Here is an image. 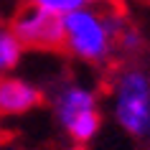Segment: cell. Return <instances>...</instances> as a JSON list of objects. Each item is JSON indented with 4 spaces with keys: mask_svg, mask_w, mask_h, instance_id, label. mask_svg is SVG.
Listing matches in <instances>:
<instances>
[{
    "mask_svg": "<svg viewBox=\"0 0 150 150\" xmlns=\"http://www.w3.org/2000/svg\"><path fill=\"white\" fill-rule=\"evenodd\" d=\"M125 21L127 16L120 10L117 3L64 16V54L89 66H107L117 54L115 38Z\"/></svg>",
    "mask_w": 150,
    "mask_h": 150,
    "instance_id": "cell-1",
    "label": "cell"
},
{
    "mask_svg": "<svg viewBox=\"0 0 150 150\" xmlns=\"http://www.w3.org/2000/svg\"><path fill=\"white\" fill-rule=\"evenodd\" d=\"M112 120L135 140L150 137V74L137 64H125L110 81Z\"/></svg>",
    "mask_w": 150,
    "mask_h": 150,
    "instance_id": "cell-2",
    "label": "cell"
},
{
    "mask_svg": "<svg viewBox=\"0 0 150 150\" xmlns=\"http://www.w3.org/2000/svg\"><path fill=\"white\" fill-rule=\"evenodd\" d=\"M54 117L74 145H89L102 130L99 94L79 81H64L54 92Z\"/></svg>",
    "mask_w": 150,
    "mask_h": 150,
    "instance_id": "cell-3",
    "label": "cell"
},
{
    "mask_svg": "<svg viewBox=\"0 0 150 150\" xmlns=\"http://www.w3.org/2000/svg\"><path fill=\"white\" fill-rule=\"evenodd\" d=\"M8 25L21 41L23 51L64 54V23L59 16H51L31 3H21L13 10Z\"/></svg>",
    "mask_w": 150,
    "mask_h": 150,
    "instance_id": "cell-4",
    "label": "cell"
},
{
    "mask_svg": "<svg viewBox=\"0 0 150 150\" xmlns=\"http://www.w3.org/2000/svg\"><path fill=\"white\" fill-rule=\"evenodd\" d=\"M46 104L43 89L21 76H3L0 79V117H21Z\"/></svg>",
    "mask_w": 150,
    "mask_h": 150,
    "instance_id": "cell-5",
    "label": "cell"
},
{
    "mask_svg": "<svg viewBox=\"0 0 150 150\" xmlns=\"http://www.w3.org/2000/svg\"><path fill=\"white\" fill-rule=\"evenodd\" d=\"M23 59V46L16 38V33L10 31L8 23H0V79L10 76V71L16 69Z\"/></svg>",
    "mask_w": 150,
    "mask_h": 150,
    "instance_id": "cell-6",
    "label": "cell"
},
{
    "mask_svg": "<svg viewBox=\"0 0 150 150\" xmlns=\"http://www.w3.org/2000/svg\"><path fill=\"white\" fill-rule=\"evenodd\" d=\"M23 3H31L36 8L46 10L51 16H69V13H76V10L84 8H99V5H115L117 0H23Z\"/></svg>",
    "mask_w": 150,
    "mask_h": 150,
    "instance_id": "cell-7",
    "label": "cell"
},
{
    "mask_svg": "<svg viewBox=\"0 0 150 150\" xmlns=\"http://www.w3.org/2000/svg\"><path fill=\"white\" fill-rule=\"evenodd\" d=\"M142 46H145L142 33L137 31L130 21H125V25L117 31V38H115V48H117V54H122V56H135V54H140Z\"/></svg>",
    "mask_w": 150,
    "mask_h": 150,
    "instance_id": "cell-8",
    "label": "cell"
},
{
    "mask_svg": "<svg viewBox=\"0 0 150 150\" xmlns=\"http://www.w3.org/2000/svg\"><path fill=\"white\" fill-rule=\"evenodd\" d=\"M8 137H10V132H8V127L3 125V122H0V150L5 148V145H8Z\"/></svg>",
    "mask_w": 150,
    "mask_h": 150,
    "instance_id": "cell-9",
    "label": "cell"
},
{
    "mask_svg": "<svg viewBox=\"0 0 150 150\" xmlns=\"http://www.w3.org/2000/svg\"><path fill=\"white\" fill-rule=\"evenodd\" d=\"M3 150H25V148H21V145H5Z\"/></svg>",
    "mask_w": 150,
    "mask_h": 150,
    "instance_id": "cell-10",
    "label": "cell"
},
{
    "mask_svg": "<svg viewBox=\"0 0 150 150\" xmlns=\"http://www.w3.org/2000/svg\"><path fill=\"white\" fill-rule=\"evenodd\" d=\"M71 150H89V148H87V145H74Z\"/></svg>",
    "mask_w": 150,
    "mask_h": 150,
    "instance_id": "cell-11",
    "label": "cell"
},
{
    "mask_svg": "<svg viewBox=\"0 0 150 150\" xmlns=\"http://www.w3.org/2000/svg\"><path fill=\"white\" fill-rule=\"evenodd\" d=\"M142 150H150V145H145V148H142Z\"/></svg>",
    "mask_w": 150,
    "mask_h": 150,
    "instance_id": "cell-12",
    "label": "cell"
}]
</instances>
